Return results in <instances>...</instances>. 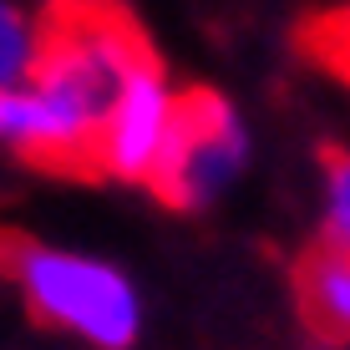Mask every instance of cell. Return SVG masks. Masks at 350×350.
<instances>
[{"label":"cell","instance_id":"4","mask_svg":"<svg viewBox=\"0 0 350 350\" xmlns=\"http://www.w3.org/2000/svg\"><path fill=\"white\" fill-rule=\"evenodd\" d=\"M173 107H178V92L167 87L163 66L152 56L137 62L132 77L122 81V92L112 96L102 127H96L92 167L122 178V183H148L152 163L163 152V137L173 127Z\"/></svg>","mask_w":350,"mask_h":350},{"label":"cell","instance_id":"6","mask_svg":"<svg viewBox=\"0 0 350 350\" xmlns=\"http://www.w3.org/2000/svg\"><path fill=\"white\" fill-rule=\"evenodd\" d=\"M299 310L325 340H350V244H320L299 264Z\"/></svg>","mask_w":350,"mask_h":350},{"label":"cell","instance_id":"2","mask_svg":"<svg viewBox=\"0 0 350 350\" xmlns=\"http://www.w3.org/2000/svg\"><path fill=\"white\" fill-rule=\"evenodd\" d=\"M0 269L16 280L21 299L36 320L81 345L122 350L142 335V295L107 259L36 244V239H5Z\"/></svg>","mask_w":350,"mask_h":350},{"label":"cell","instance_id":"3","mask_svg":"<svg viewBox=\"0 0 350 350\" xmlns=\"http://www.w3.org/2000/svg\"><path fill=\"white\" fill-rule=\"evenodd\" d=\"M249 163V127L219 92H188L173 107V127L148 173V188L173 208H208Z\"/></svg>","mask_w":350,"mask_h":350},{"label":"cell","instance_id":"1","mask_svg":"<svg viewBox=\"0 0 350 350\" xmlns=\"http://www.w3.org/2000/svg\"><path fill=\"white\" fill-rule=\"evenodd\" d=\"M148 56L152 51L142 31L107 0H56L41 16L36 62L26 81L56 112L71 152H77V167H92L96 127H102L107 107L132 77V66Z\"/></svg>","mask_w":350,"mask_h":350},{"label":"cell","instance_id":"9","mask_svg":"<svg viewBox=\"0 0 350 350\" xmlns=\"http://www.w3.org/2000/svg\"><path fill=\"white\" fill-rule=\"evenodd\" d=\"M345 46H350V21H345Z\"/></svg>","mask_w":350,"mask_h":350},{"label":"cell","instance_id":"7","mask_svg":"<svg viewBox=\"0 0 350 350\" xmlns=\"http://www.w3.org/2000/svg\"><path fill=\"white\" fill-rule=\"evenodd\" d=\"M36 36H41V21L31 10H21L16 0H0V87L5 81H21L36 62Z\"/></svg>","mask_w":350,"mask_h":350},{"label":"cell","instance_id":"8","mask_svg":"<svg viewBox=\"0 0 350 350\" xmlns=\"http://www.w3.org/2000/svg\"><path fill=\"white\" fill-rule=\"evenodd\" d=\"M325 244H350V152L325 167Z\"/></svg>","mask_w":350,"mask_h":350},{"label":"cell","instance_id":"5","mask_svg":"<svg viewBox=\"0 0 350 350\" xmlns=\"http://www.w3.org/2000/svg\"><path fill=\"white\" fill-rule=\"evenodd\" d=\"M0 148L21 152L31 163H51V167H71L77 173V152H71L56 112L41 102V92L26 77L0 87Z\"/></svg>","mask_w":350,"mask_h":350}]
</instances>
